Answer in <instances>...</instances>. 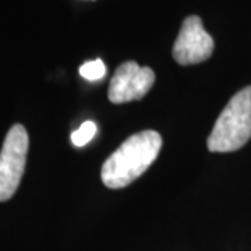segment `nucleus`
Wrapping results in <instances>:
<instances>
[{
	"label": "nucleus",
	"instance_id": "1",
	"mask_svg": "<svg viewBox=\"0 0 251 251\" xmlns=\"http://www.w3.org/2000/svg\"><path fill=\"white\" fill-rule=\"evenodd\" d=\"M162 137L144 130L128 137L102 165L100 177L109 188H123L138 179L158 158Z\"/></svg>",
	"mask_w": 251,
	"mask_h": 251
},
{
	"label": "nucleus",
	"instance_id": "2",
	"mask_svg": "<svg viewBox=\"0 0 251 251\" xmlns=\"http://www.w3.org/2000/svg\"><path fill=\"white\" fill-rule=\"evenodd\" d=\"M251 138V85L234 94L221 112L206 147L211 152H233Z\"/></svg>",
	"mask_w": 251,
	"mask_h": 251
},
{
	"label": "nucleus",
	"instance_id": "5",
	"mask_svg": "<svg viewBox=\"0 0 251 251\" xmlns=\"http://www.w3.org/2000/svg\"><path fill=\"white\" fill-rule=\"evenodd\" d=\"M155 82L150 67H140L133 60L120 64L109 84L108 98L113 103H126L143 99Z\"/></svg>",
	"mask_w": 251,
	"mask_h": 251
},
{
	"label": "nucleus",
	"instance_id": "7",
	"mask_svg": "<svg viewBox=\"0 0 251 251\" xmlns=\"http://www.w3.org/2000/svg\"><path fill=\"white\" fill-rule=\"evenodd\" d=\"M97 134V125L94 122H85L81 125L80 128L73 131L72 143L75 147H84L90 143Z\"/></svg>",
	"mask_w": 251,
	"mask_h": 251
},
{
	"label": "nucleus",
	"instance_id": "3",
	"mask_svg": "<svg viewBox=\"0 0 251 251\" xmlns=\"http://www.w3.org/2000/svg\"><path fill=\"white\" fill-rule=\"evenodd\" d=\"M28 144L29 140L25 127L13 126L0 151V202L10 200L17 191L24 175Z\"/></svg>",
	"mask_w": 251,
	"mask_h": 251
},
{
	"label": "nucleus",
	"instance_id": "6",
	"mask_svg": "<svg viewBox=\"0 0 251 251\" xmlns=\"http://www.w3.org/2000/svg\"><path fill=\"white\" fill-rule=\"evenodd\" d=\"M80 74L82 78L88 81H97L105 77L106 74V67L100 59L91 60V62L84 63L80 67Z\"/></svg>",
	"mask_w": 251,
	"mask_h": 251
},
{
	"label": "nucleus",
	"instance_id": "4",
	"mask_svg": "<svg viewBox=\"0 0 251 251\" xmlns=\"http://www.w3.org/2000/svg\"><path fill=\"white\" fill-rule=\"evenodd\" d=\"M214 39L204 29L198 16H190L180 28L179 35L173 45V57L181 66L205 62L214 52Z\"/></svg>",
	"mask_w": 251,
	"mask_h": 251
}]
</instances>
